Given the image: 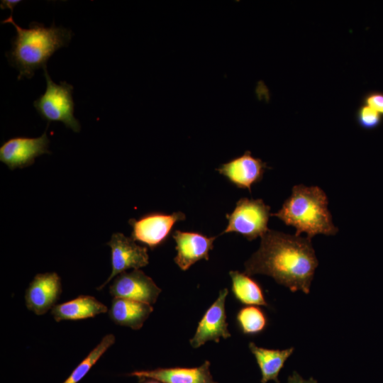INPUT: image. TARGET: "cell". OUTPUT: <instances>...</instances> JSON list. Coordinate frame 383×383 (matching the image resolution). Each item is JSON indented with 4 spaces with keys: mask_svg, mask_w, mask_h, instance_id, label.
Listing matches in <instances>:
<instances>
[{
    "mask_svg": "<svg viewBox=\"0 0 383 383\" xmlns=\"http://www.w3.org/2000/svg\"><path fill=\"white\" fill-rule=\"evenodd\" d=\"M228 294L227 288L221 290L216 301L205 312L199 322L194 335L189 340L192 348H198L210 340L218 343L221 338L226 339L231 337L225 308Z\"/></svg>",
    "mask_w": 383,
    "mask_h": 383,
    "instance_id": "30bf717a",
    "label": "cell"
},
{
    "mask_svg": "<svg viewBox=\"0 0 383 383\" xmlns=\"http://www.w3.org/2000/svg\"><path fill=\"white\" fill-rule=\"evenodd\" d=\"M161 292L152 279L139 269L119 274L109 288L113 298L128 299L150 305L156 302Z\"/></svg>",
    "mask_w": 383,
    "mask_h": 383,
    "instance_id": "9c48e42d",
    "label": "cell"
},
{
    "mask_svg": "<svg viewBox=\"0 0 383 383\" xmlns=\"http://www.w3.org/2000/svg\"><path fill=\"white\" fill-rule=\"evenodd\" d=\"M176 243V265L183 271L201 260H209L216 236L208 237L196 232L176 230L172 233Z\"/></svg>",
    "mask_w": 383,
    "mask_h": 383,
    "instance_id": "4fadbf2b",
    "label": "cell"
},
{
    "mask_svg": "<svg viewBox=\"0 0 383 383\" xmlns=\"http://www.w3.org/2000/svg\"><path fill=\"white\" fill-rule=\"evenodd\" d=\"M328 205V196L321 187L297 184L282 208L271 216L295 228L296 235L304 233L310 239L318 234L334 235L338 228L333 223Z\"/></svg>",
    "mask_w": 383,
    "mask_h": 383,
    "instance_id": "3957f363",
    "label": "cell"
},
{
    "mask_svg": "<svg viewBox=\"0 0 383 383\" xmlns=\"http://www.w3.org/2000/svg\"><path fill=\"white\" fill-rule=\"evenodd\" d=\"M363 104L383 116V92L372 91L363 97Z\"/></svg>",
    "mask_w": 383,
    "mask_h": 383,
    "instance_id": "7402d4cb",
    "label": "cell"
},
{
    "mask_svg": "<svg viewBox=\"0 0 383 383\" xmlns=\"http://www.w3.org/2000/svg\"><path fill=\"white\" fill-rule=\"evenodd\" d=\"M269 168L266 162L246 150L243 155L221 165L216 170L235 187L247 189L250 192L252 186L262 180Z\"/></svg>",
    "mask_w": 383,
    "mask_h": 383,
    "instance_id": "7c38bea8",
    "label": "cell"
},
{
    "mask_svg": "<svg viewBox=\"0 0 383 383\" xmlns=\"http://www.w3.org/2000/svg\"><path fill=\"white\" fill-rule=\"evenodd\" d=\"M18 0H4L1 1V9H9L11 10V15L13 13V11L15 6L20 3Z\"/></svg>",
    "mask_w": 383,
    "mask_h": 383,
    "instance_id": "cb8c5ba5",
    "label": "cell"
},
{
    "mask_svg": "<svg viewBox=\"0 0 383 383\" xmlns=\"http://www.w3.org/2000/svg\"><path fill=\"white\" fill-rule=\"evenodd\" d=\"M238 325L245 335H257L267 327V318L265 313L256 306L241 308L236 316Z\"/></svg>",
    "mask_w": 383,
    "mask_h": 383,
    "instance_id": "d6986e66",
    "label": "cell"
},
{
    "mask_svg": "<svg viewBox=\"0 0 383 383\" xmlns=\"http://www.w3.org/2000/svg\"><path fill=\"white\" fill-rule=\"evenodd\" d=\"M143 383H160V382L158 381H156V380H154V379H145L143 381Z\"/></svg>",
    "mask_w": 383,
    "mask_h": 383,
    "instance_id": "d4e9b609",
    "label": "cell"
},
{
    "mask_svg": "<svg viewBox=\"0 0 383 383\" xmlns=\"http://www.w3.org/2000/svg\"><path fill=\"white\" fill-rule=\"evenodd\" d=\"M185 218V214L180 211L170 214L152 212L142 216L138 219L131 218L128 221L129 225L132 227L131 238L152 250L155 249L167 240L174 224Z\"/></svg>",
    "mask_w": 383,
    "mask_h": 383,
    "instance_id": "8992f818",
    "label": "cell"
},
{
    "mask_svg": "<svg viewBox=\"0 0 383 383\" xmlns=\"http://www.w3.org/2000/svg\"><path fill=\"white\" fill-rule=\"evenodd\" d=\"M61 293V280L56 272L38 274L26 291V306L36 315L45 314L55 306Z\"/></svg>",
    "mask_w": 383,
    "mask_h": 383,
    "instance_id": "8fae6325",
    "label": "cell"
},
{
    "mask_svg": "<svg viewBox=\"0 0 383 383\" xmlns=\"http://www.w3.org/2000/svg\"><path fill=\"white\" fill-rule=\"evenodd\" d=\"M43 71L47 86L45 93L33 101L36 111L43 120L49 123L62 122L67 128L79 133L81 126L74 116L72 85L67 82L56 84L50 78L47 67Z\"/></svg>",
    "mask_w": 383,
    "mask_h": 383,
    "instance_id": "277c9868",
    "label": "cell"
},
{
    "mask_svg": "<svg viewBox=\"0 0 383 383\" xmlns=\"http://www.w3.org/2000/svg\"><path fill=\"white\" fill-rule=\"evenodd\" d=\"M235 298L241 304L248 306H268L260 284L250 275L239 271H230Z\"/></svg>",
    "mask_w": 383,
    "mask_h": 383,
    "instance_id": "ac0fdd59",
    "label": "cell"
},
{
    "mask_svg": "<svg viewBox=\"0 0 383 383\" xmlns=\"http://www.w3.org/2000/svg\"><path fill=\"white\" fill-rule=\"evenodd\" d=\"M111 248V272L108 279L97 288L102 289L114 277L128 269L138 270L149 263L148 248L136 244L131 238L121 233L112 234L106 243Z\"/></svg>",
    "mask_w": 383,
    "mask_h": 383,
    "instance_id": "52a82bcc",
    "label": "cell"
},
{
    "mask_svg": "<svg viewBox=\"0 0 383 383\" xmlns=\"http://www.w3.org/2000/svg\"><path fill=\"white\" fill-rule=\"evenodd\" d=\"M115 340L116 338L113 334L106 335L62 383H78L104 353L115 343Z\"/></svg>",
    "mask_w": 383,
    "mask_h": 383,
    "instance_id": "ffe728a7",
    "label": "cell"
},
{
    "mask_svg": "<svg viewBox=\"0 0 383 383\" xmlns=\"http://www.w3.org/2000/svg\"><path fill=\"white\" fill-rule=\"evenodd\" d=\"M287 383H318L317 380L313 377H310L309 379H304L296 371L293 372V374L288 377Z\"/></svg>",
    "mask_w": 383,
    "mask_h": 383,
    "instance_id": "603a6c76",
    "label": "cell"
},
{
    "mask_svg": "<svg viewBox=\"0 0 383 383\" xmlns=\"http://www.w3.org/2000/svg\"><path fill=\"white\" fill-rule=\"evenodd\" d=\"M210 362L206 360L196 367L157 368L133 372L128 375L138 377L141 382L154 379L160 383H218L210 372Z\"/></svg>",
    "mask_w": 383,
    "mask_h": 383,
    "instance_id": "5bb4252c",
    "label": "cell"
},
{
    "mask_svg": "<svg viewBox=\"0 0 383 383\" xmlns=\"http://www.w3.org/2000/svg\"><path fill=\"white\" fill-rule=\"evenodd\" d=\"M318 265L311 239L269 230L245 262V273L270 276L292 292L308 294Z\"/></svg>",
    "mask_w": 383,
    "mask_h": 383,
    "instance_id": "6da1fadb",
    "label": "cell"
},
{
    "mask_svg": "<svg viewBox=\"0 0 383 383\" xmlns=\"http://www.w3.org/2000/svg\"><path fill=\"white\" fill-rule=\"evenodd\" d=\"M152 311V306L147 303L123 298H113L109 311V316L117 325L139 330Z\"/></svg>",
    "mask_w": 383,
    "mask_h": 383,
    "instance_id": "9a60e30c",
    "label": "cell"
},
{
    "mask_svg": "<svg viewBox=\"0 0 383 383\" xmlns=\"http://www.w3.org/2000/svg\"><path fill=\"white\" fill-rule=\"evenodd\" d=\"M270 216V206L262 199L241 198L233 211L226 215L228 223L221 234L237 233L250 241L261 238L270 230L267 224Z\"/></svg>",
    "mask_w": 383,
    "mask_h": 383,
    "instance_id": "5b68a950",
    "label": "cell"
},
{
    "mask_svg": "<svg viewBox=\"0 0 383 383\" xmlns=\"http://www.w3.org/2000/svg\"><path fill=\"white\" fill-rule=\"evenodd\" d=\"M108 311V308L95 297L80 295L66 302L55 305L51 314L55 321H77L93 318Z\"/></svg>",
    "mask_w": 383,
    "mask_h": 383,
    "instance_id": "2e32d148",
    "label": "cell"
},
{
    "mask_svg": "<svg viewBox=\"0 0 383 383\" xmlns=\"http://www.w3.org/2000/svg\"><path fill=\"white\" fill-rule=\"evenodd\" d=\"M356 121L362 128L373 130L382 123V116L370 106L362 104L357 111Z\"/></svg>",
    "mask_w": 383,
    "mask_h": 383,
    "instance_id": "44dd1931",
    "label": "cell"
},
{
    "mask_svg": "<svg viewBox=\"0 0 383 383\" xmlns=\"http://www.w3.org/2000/svg\"><path fill=\"white\" fill-rule=\"evenodd\" d=\"M1 23H11L16 34L6 53L9 64L19 72L18 79H30L36 70L47 67V62L59 49L67 47L73 36L71 30L52 23L50 27L32 22L28 28L20 27L11 15Z\"/></svg>",
    "mask_w": 383,
    "mask_h": 383,
    "instance_id": "7a4b0ae2",
    "label": "cell"
},
{
    "mask_svg": "<svg viewBox=\"0 0 383 383\" xmlns=\"http://www.w3.org/2000/svg\"><path fill=\"white\" fill-rule=\"evenodd\" d=\"M248 347L259 366L262 375L260 382L267 383L272 380L276 383H279V374L287 360L293 353L294 348L268 349L258 347L252 342L249 343Z\"/></svg>",
    "mask_w": 383,
    "mask_h": 383,
    "instance_id": "e0dca14e",
    "label": "cell"
},
{
    "mask_svg": "<svg viewBox=\"0 0 383 383\" xmlns=\"http://www.w3.org/2000/svg\"><path fill=\"white\" fill-rule=\"evenodd\" d=\"M50 144L46 130L40 137H15L3 143L0 147V161L10 170L24 168L33 165L35 159L50 154Z\"/></svg>",
    "mask_w": 383,
    "mask_h": 383,
    "instance_id": "ba28073f",
    "label": "cell"
}]
</instances>
